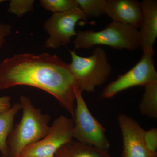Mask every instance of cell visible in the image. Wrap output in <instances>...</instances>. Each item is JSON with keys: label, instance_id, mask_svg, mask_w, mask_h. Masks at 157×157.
Listing matches in <instances>:
<instances>
[{"label": "cell", "instance_id": "13", "mask_svg": "<svg viewBox=\"0 0 157 157\" xmlns=\"http://www.w3.org/2000/svg\"><path fill=\"white\" fill-rule=\"evenodd\" d=\"M21 109L20 104L17 103L8 110L0 113V151L2 155L9 154L7 140L14 128L15 116Z\"/></svg>", "mask_w": 157, "mask_h": 157}, {"label": "cell", "instance_id": "19", "mask_svg": "<svg viewBox=\"0 0 157 157\" xmlns=\"http://www.w3.org/2000/svg\"><path fill=\"white\" fill-rule=\"evenodd\" d=\"M11 25L0 22V48L5 45L6 38L11 34Z\"/></svg>", "mask_w": 157, "mask_h": 157}, {"label": "cell", "instance_id": "1", "mask_svg": "<svg viewBox=\"0 0 157 157\" xmlns=\"http://www.w3.org/2000/svg\"><path fill=\"white\" fill-rule=\"evenodd\" d=\"M20 86L50 94L74 118L77 87L70 64L56 55L24 53L4 59L0 63V90Z\"/></svg>", "mask_w": 157, "mask_h": 157}, {"label": "cell", "instance_id": "20", "mask_svg": "<svg viewBox=\"0 0 157 157\" xmlns=\"http://www.w3.org/2000/svg\"><path fill=\"white\" fill-rule=\"evenodd\" d=\"M11 107V97L3 96L0 97V113L5 112Z\"/></svg>", "mask_w": 157, "mask_h": 157}, {"label": "cell", "instance_id": "4", "mask_svg": "<svg viewBox=\"0 0 157 157\" xmlns=\"http://www.w3.org/2000/svg\"><path fill=\"white\" fill-rule=\"evenodd\" d=\"M70 52L72 59L70 69L78 89L82 92H94L97 86L107 81L112 71L106 51L97 46L88 57L79 56L75 50Z\"/></svg>", "mask_w": 157, "mask_h": 157}, {"label": "cell", "instance_id": "18", "mask_svg": "<svg viewBox=\"0 0 157 157\" xmlns=\"http://www.w3.org/2000/svg\"><path fill=\"white\" fill-rule=\"evenodd\" d=\"M143 139L148 150L153 153L157 154V128H154L148 131L145 130Z\"/></svg>", "mask_w": 157, "mask_h": 157}, {"label": "cell", "instance_id": "6", "mask_svg": "<svg viewBox=\"0 0 157 157\" xmlns=\"http://www.w3.org/2000/svg\"><path fill=\"white\" fill-rule=\"evenodd\" d=\"M74 120L64 115L56 118L48 134L36 143L27 146L18 157H55L58 150L73 139Z\"/></svg>", "mask_w": 157, "mask_h": 157}, {"label": "cell", "instance_id": "15", "mask_svg": "<svg viewBox=\"0 0 157 157\" xmlns=\"http://www.w3.org/2000/svg\"><path fill=\"white\" fill-rule=\"evenodd\" d=\"M88 17H98L106 12V0H76Z\"/></svg>", "mask_w": 157, "mask_h": 157}, {"label": "cell", "instance_id": "12", "mask_svg": "<svg viewBox=\"0 0 157 157\" xmlns=\"http://www.w3.org/2000/svg\"><path fill=\"white\" fill-rule=\"evenodd\" d=\"M55 157H112L108 151L101 150L72 140L60 147Z\"/></svg>", "mask_w": 157, "mask_h": 157}, {"label": "cell", "instance_id": "2", "mask_svg": "<svg viewBox=\"0 0 157 157\" xmlns=\"http://www.w3.org/2000/svg\"><path fill=\"white\" fill-rule=\"evenodd\" d=\"M19 103L22 110V117L7 140L9 154L14 157H19L27 146L43 139L50 129V116L36 108L29 98L21 96Z\"/></svg>", "mask_w": 157, "mask_h": 157}, {"label": "cell", "instance_id": "8", "mask_svg": "<svg viewBox=\"0 0 157 157\" xmlns=\"http://www.w3.org/2000/svg\"><path fill=\"white\" fill-rule=\"evenodd\" d=\"M88 18L79 8L62 13H53L43 25L48 35L45 47L57 48L69 44L71 38L77 36L76 24L79 21L86 22Z\"/></svg>", "mask_w": 157, "mask_h": 157}, {"label": "cell", "instance_id": "14", "mask_svg": "<svg viewBox=\"0 0 157 157\" xmlns=\"http://www.w3.org/2000/svg\"><path fill=\"white\" fill-rule=\"evenodd\" d=\"M144 87L139 109L142 115L153 119L157 118V79Z\"/></svg>", "mask_w": 157, "mask_h": 157}, {"label": "cell", "instance_id": "7", "mask_svg": "<svg viewBox=\"0 0 157 157\" xmlns=\"http://www.w3.org/2000/svg\"><path fill=\"white\" fill-rule=\"evenodd\" d=\"M154 51H146L139 62L126 73L118 76L104 88L102 97L109 99L118 93L135 86H144L157 79L154 60Z\"/></svg>", "mask_w": 157, "mask_h": 157}, {"label": "cell", "instance_id": "22", "mask_svg": "<svg viewBox=\"0 0 157 157\" xmlns=\"http://www.w3.org/2000/svg\"><path fill=\"white\" fill-rule=\"evenodd\" d=\"M5 1L4 0H0V3L3 2H5Z\"/></svg>", "mask_w": 157, "mask_h": 157}, {"label": "cell", "instance_id": "9", "mask_svg": "<svg viewBox=\"0 0 157 157\" xmlns=\"http://www.w3.org/2000/svg\"><path fill=\"white\" fill-rule=\"evenodd\" d=\"M123 140L121 157H157L146 147L143 139L144 130L134 118L126 114L117 117Z\"/></svg>", "mask_w": 157, "mask_h": 157}, {"label": "cell", "instance_id": "17", "mask_svg": "<svg viewBox=\"0 0 157 157\" xmlns=\"http://www.w3.org/2000/svg\"><path fill=\"white\" fill-rule=\"evenodd\" d=\"M33 0H11L9 4L8 12L21 17L29 11H33Z\"/></svg>", "mask_w": 157, "mask_h": 157}, {"label": "cell", "instance_id": "3", "mask_svg": "<svg viewBox=\"0 0 157 157\" xmlns=\"http://www.w3.org/2000/svg\"><path fill=\"white\" fill-rule=\"evenodd\" d=\"M74 43L75 49L104 45L114 49L135 51L140 47L139 31L131 26L112 21L100 31H78Z\"/></svg>", "mask_w": 157, "mask_h": 157}, {"label": "cell", "instance_id": "16", "mask_svg": "<svg viewBox=\"0 0 157 157\" xmlns=\"http://www.w3.org/2000/svg\"><path fill=\"white\" fill-rule=\"evenodd\" d=\"M44 9L53 13H62L79 8L76 0H41Z\"/></svg>", "mask_w": 157, "mask_h": 157}, {"label": "cell", "instance_id": "10", "mask_svg": "<svg viewBox=\"0 0 157 157\" xmlns=\"http://www.w3.org/2000/svg\"><path fill=\"white\" fill-rule=\"evenodd\" d=\"M115 21L139 29L142 19L140 2L136 0H106V12Z\"/></svg>", "mask_w": 157, "mask_h": 157}, {"label": "cell", "instance_id": "5", "mask_svg": "<svg viewBox=\"0 0 157 157\" xmlns=\"http://www.w3.org/2000/svg\"><path fill=\"white\" fill-rule=\"evenodd\" d=\"M82 93L76 88L73 138L80 143L108 151L110 142L106 135V129L92 114Z\"/></svg>", "mask_w": 157, "mask_h": 157}, {"label": "cell", "instance_id": "21", "mask_svg": "<svg viewBox=\"0 0 157 157\" xmlns=\"http://www.w3.org/2000/svg\"><path fill=\"white\" fill-rule=\"evenodd\" d=\"M1 157H14L11 156L10 154L6 155H2V156Z\"/></svg>", "mask_w": 157, "mask_h": 157}, {"label": "cell", "instance_id": "11", "mask_svg": "<svg viewBox=\"0 0 157 157\" xmlns=\"http://www.w3.org/2000/svg\"><path fill=\"white\" fill-rule=\"evenodd\" d=\"M142 19L139 31L140 47L142 52L154 50L157 38V1L140 2Z\"/></svg>", "mask_w": 157, "mask_h": 157}]
</instances>
